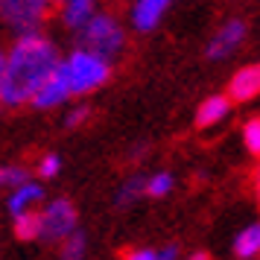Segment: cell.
<instances>
[{
    "label": "cell",
    "mask_w": 260,
    "mask_h": 260,
    "mask_svg": "<svg viewBox=\"0 0 260 260\" xmlns=\"http://www.w3.org/2000/svg\"><path fill=\"white\" fill-rule=\"evenodd\" d=\"M61 21L68 29H82L96 15V0H61Z\"/></svg>",
    "instance_id": "cell-10"
},
{
    "label": "cell",
    "mask_w": 260,
    "mask_h": 260,
    "mask_svg": "<svg viewBox=\"0 0 260 260\" xmlns=\"http://www.w3.org/2000/svg\"><path fill=\"white\" fill-rule=\"evenodd\" d=\"M64 248H61V260H85V237L79 231H73L68 240H61Z\"/></svg>",
    "instance_id": "cell-17"
},
{
    "label": "cell",
    "mask_w": 260,
    "mask_h": 260,
    "mask_svg": "<svg viewBox=\"0 0 260 260\" xmlns=\"http://www.w3.org/2000/svg\"><path fill=\"white\" fill-rule=\"evenodd\" d=\"M170 3L173 0H135V6H132V24H135V29H141V32L155 29Z\"/></svg>",
    "instance_id": "cell-9"
},
{
    "label": "cell",
    "mask_w": 260,
    "mask_h": 260,
    "mask_svg": "<svg viewBox=\"0 0 260 260\" xmlns=\"http://www.w3.org/2000/svg\"><path fill=\"white\" fill-rule=\"evenodd\" d=\"M24 181H29L24 167H0V187H21Z\"/></svg>",
    "instance_id": "cell-18"
},
{
    "label": "cell",
    "mask_w": 260,
    "mask_h": 260,
    "mask_svg": "<svg viewBox=\"0 0 260 260\" xmlns=\"http://www.w3.org/2000/svg\"><path fill=\"white\" fill-rule=\"evenodd\" d=\"M143 184H146V178H141V176L129 178V181H126V184L117 190V208H126V205H132V202H135V199L143 193Z\"/></svg>",
    "instance_id": "cell-15"
},
{
    "label": "cell",
    "mask_w": 260,
    "mask_h": 260,
    "mask_svg": "<svg viewBox=\"0 0 260 260\" xmlns=\"http://www.w3.org/2000/svg\"><path fill=\"white\" fill-rule=\"evenodd\" d=\"M3 61H6V50L0 47V82H3Z\"/></svg>",
    "instance_id": "cell-24"
},
{
    "label": "cell",
    "mask_w": 260,
    "mask_h": 260,
    "mask_svg": "<svg viewBox=\"0 0 260 260\" xmlns=\"http://www.w3.org/2000/svg\"><path fill=\"white\" fill-rule=\"evenodd\" d=\"M53 3H56V6H59V3H61V0H53Z\"/></svg>",
    "instance_id": "cell-26"
},
{
    "label": "cell",
    "mask_w": 260,
    "mask_h": 260,
    "mask_svg": "<svg viewBox=\"0 0 260 260\" xmlns=\"http://www.w3.org/2000/svg\"><path fill=\"white\" fill-rule=\"evenodd\" d=\"M53 6V0H0V26L9 29L15 38L41 32Z\"/></svg>",
    "instance_id": "cell-4"
},
{
    "label": "cell",
    "mask_w": 260,
    "mask_h": 260,
    "mask_svg": "<svg viewBox=\"0 0 260 260\" xmlns=\"http://www.w3.org/2000/svg\"><path fill=\"white\" fill-rule=\"evenodd\" d=\"M41 234V219L36 211H24L15 216V237L18 240H36Z\"/></svg>",
    "instance_id": "cell-14"
},
{
    "label": "cell",
    "mask_w": 260,
    "mask_h": 260,
    "mask_svg": "<svg viewBox=\"0 0 260 260\" xmlns=\"http://www.w3.org/2000/svg\"><path fill=\"white\" fill-rule=\"evenodd\" d=\"M228 111H231V100H228V96H208L199 106V111H196V126H199V129H211V126H216Z\"/></svg>",
    "instance_id": "cell-11"
},
{
    "label": "cell",
    "mask_w": 260,
    "mask_h": 260,
    "mask_svg": "<svg viewBox=\"0 0 260 260\" xmlns=\"http://www.w3.org/2000/svg\"><path fill=\"white\" fill-rule=\"evenodd\" d=\"M260 94V64H248L231 76L228 82V100L234 103H248Z\"/></svg>",
    "instance_id": "cell-8"
},
{
    "label": "cell",
    "mask_w": 260,
    "mask_h": 260,
    "mask_svg": "<svg viewBox=\"0 0 260 260\" xmlns=\"http://www.w3.org/2000/svg\"><path fill=\"white\" fill-rule=\"evenodd\" d=\"M44 199V190L38 187V184H32V181H24L21 187H15V193L9 196V211L18 216V213L24 211H32V205L36 202Z\"/></svg>",
    "instance_id": "cell-12"
},
{
    "label": "cell",
    "mask_w": 260,
    "mask_h": 260,
    "mask_svg": "<svg viewBox=\"0 0 260 260\" xmlns=\"http://www.w3.org/2000/svg\"><path fill=\"white\" fill-rule=\"evenodd\" d=\"M91 117V108H85V106H79V108H71V114L64 117V123L71 126V129H76V126H82L85 120Z\"/></svg>",
    "instance_id": "cell-21"
},
{
    "label": "cell",
    "mask_w": 260,
    "mask_h": 260,
    "mask_svg": "<svg viewBox=\"0 0 260 260\" xmlns=\"http://www.w3.org/2000/svg\"><path fill=\"white\" fill-rule=\"evenodd\" d=\"M243 38H246V24L243 21H228V24L211 38V44H208V59H225V56H231L240 44H243Z\"/></svg>",
    "instance_id": "cell-7"
},
{
    "label": "cell",
    "mask_w": 260,
    "mask_h": 260,
    "mask_svg": "<svg viewBox=\"0 0 260 260\" xmlns=\"http://www.w3.org/2000/svg\"><path fill=\"white\" fill-rule=\"evenodd\" d=\"M61 68H64V76H68V88H71V96H82L91 94L96 88H103L111 76V61L100 59L88 50H73L68 59H61Z\"/></svg>",
    "instance_id": "cell-2"
},
{
    "label": "cell",
    "mask_w": 260,
    "mask_h": 260,
    "mask_svg": "<svg viewBox=\"0 0 260 260\" xmlns=\"http://www.w3.org/2000/svg\"><path fill=\"white\" fill-rule=\"evenodd\" d=\"M123 260H158V251L155 248H132L123 254Z\"/></svg>",
    "instance_id": "cell-22"
},
{
    "label": "cell",
    "mask_w": 260,
    "mask_h": 260,
    "mask_svg": "<svg viewBox=\"0 0 260 260\" xmlns=\"http://www.w3.org/2000/svg\"><path fill=\"white\" fill-rule=\"evenodd\" d=\"M143 190H146L149 196H155V199H161V196H167V193L173 190V176H170V173H155L152 178H146Z\"/></svg>",
    "instance_id": "cell-16"
},
{
    "label": "cell",
    "mask_w": 260,
    "mask_h": 260,
    "mask_svg": "<svg viewBox=\"0 0 260 260\" xmlns=\"http://www.w3.org/2000/svg\"><path fill=\"white\" fill-rule=\"evenodd\" d=\"M187 260H211V254H205V251H196V254H190Z\"/></svg>",
    "instance_id": "cell-23"
},
{
    "label": "cell",
    "mask_w": 260,
    "mask_h": 260,
    "mask_svg": "<svg viewBox=\"0 0 260 260\" xmlns=\"http://www.w3.org/2000/svg\"><path fill=\"white\" fill-rule=\"evenodd\" d=\"M59 170H61L59 155H44V158L38 161V173H41V178H53V176H59Z\"/></svg>",
    "instance_id": "cell-20"
},
{
    "label": "cell",
    "mask_w": 260,
    "mask_h": 260,
    "mask_svg": "<svg viewBox=\"0 0 260 260\" xmlns=\"http://www.w3.org/2000/svg\"><path fill=\"white\" fill-rule=\"evenodd\" d=\"M59 50L41 32L18 36L15 44L6 50L3 61V82H0V103L6 108H18L29 103L36 91L50 79L59 64Z\"/></svg>",
    "instance_id": "cell-1"
},
{
    "label": "cell",
    "mask_w": 260,
    "mask_h": 260,
    "mask_svg": "<svg viewBox=\"0 0 260 260\" xmlns=\"http://www.w3.org/2000/svg\"><path fill=\"white\" fill-rule=\"evenodd\" d=\"M234 251L243 260H248V257H254V254H257V251H260V225H248V228H243V231L237 234Z\"/></svg>",
    "instance_id": "cell-13"
},
{
    "label": "cell",
    "mask_w": 260,
    "mask_h": 260,
    "mask_svg": "<svg viewBox=\"0 0 260 260\" xmlns=\"http://www.w3.org/2000/svg\"><path fill=\"white\" fill-rule=\"evenodd\" d=\"M79 41H82V50L94 53L100 59L114 61L126 47V36H123V26L117 24V18L108 12H96L88 24L79 29Z\"/></svg>",
    "instance_id": "cell-3"
},
{
    "label": "cell",
    "mask_w": 260,
    "mask_h": 260,
    "mask_svg": "<svg viewBox=\"0 0 260 260\" xmlns=\"http://www.w3.org/2000/svg\"><path fill=\"white\" fill-rule=\"evenodd\" d=\"M243 141H246V149L251 155H260V117H251L243 126Z\"/></svg>",
    "instance_id": "cell-19"
},
{
    "label": "cell",
    "mask_w": 260,
    "mask_h": 260,
    "mask_svg": "<svg viewBox=\"0 0 260 260\" xmlns=\"http://www.w3.org/2000/svg\"><path fill=\"white\" fill-rule=\"evenodd\" d=\"M41 219V234L50 243H59V240H68V237L76 231V208H73L68 199H56L50 202L44 211L38 213Z\"/></svg>",
    "instance_id": "cell-5"
},
{
    "label": "cell",
    "mask_w": 260,
    "mask_h": 260,
    "mask_svg": "<svg viewBox=\"0 0 260 260\" xmlns=\"http://www.w3.org/2000/svg\"><path fill=\"white\" fill-rule=\"evenodd\" d=\"M257 199H260V173H257Z\"/></svg>",
    "instance_id": "cell-25"
},
{
    "label": "cell",
    "mask_w": 260,
    "mask_h": 260,
    "mask_svg": "<svg viewBox=\"0 0 260 260\" xmlns=\"http://www.w3.org/2000/svg\"><path fill=\"white\" fill-rule=\"evenodd\" d=\"M68 96H71V88H68V76H64V68H61V61H59L56 71L50 73V79L38 88L36 96H32L29 103L36 108H56V106H61Z\"/></svg>",
    "instance_id": "cell-6"
}]
</instances>
